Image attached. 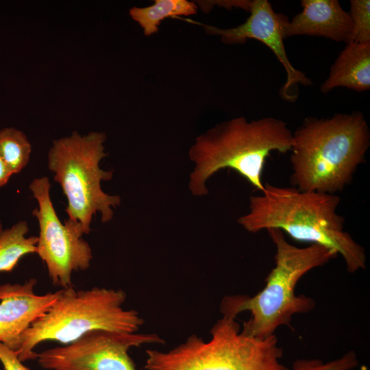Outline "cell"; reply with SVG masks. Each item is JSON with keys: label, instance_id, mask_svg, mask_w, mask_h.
<instances>
[{"label": "cell", "instance_id": "obj_1", "mask_svg": "<svg viewBox=\"0 0 370 370\" xmlns=\"http://www.w3.org/2000/svg\"><path fill=\"white\" fill-rule=\"evenodd\" d=\"M340 201L334 194L265 183L260 195L249 197V211L238 222L251 233L279 229L297 241L332 249L353 273L366 267L367 257L363 247L344 229L345 219L337 213Z\"/></svg>", "mask_w": 370, "mask_h": 370}, {"label": "cell", "instance_id": "obj_2", "mask_svg": "<svg viewBox=\"0 0 370 370\" xmlns=\"http://www.w3.org/2000/svg\"><path fill=\"white\" fill-rule=\"evenodd\" d=\"M370 147V130L361 112L310 116L293 132V187L334 194L349 185Z\"/></svg>", "mask_w": 370, "mask_h": 370}, {"label": "cell", "instance_id": "obj_3", "mask_svg": "<svg viewBox=\"0 0 370 370\" xmlns=\"http://www.w3.org/2000/svg\"><path fill=\"white\" fill-rule=\"evenodd\" d=\"M292 144L293 132L286 123L275 117L248 121L240 116L218 123L197 136L189 150L195 164L189 190L195 196L207 195L209 178L221 169H230L261 192L267 158L273 151H290Z\"/></svg>", "mask_w": 370, "mask_h": 370}, {"label": "cell", "instance_id": "obj_4", "mask_svg": "<svg viewBox=\"0 0 370 370\" xmlns=\"http://www.w3.org/2000/svg\"><path fill=\"white\" fill-rule=\"evenodd\" d=\"M267 231L276 253L275 267L266 278V285L253 296L227 295L220 304L223 316L236 319L241 312H249L250 318L243 323L241 332L258 338L274 335L279 327L290 326L294 314L306 313L314 308L312 298L295 294V286L309 271L338 256L334 251L317 244L305 247L293 245L279 229Z\"/></svg>", "mask_w": 370, "mask_h": 370}, {"label": "cell", "instance_id": "obj_5", "mask_svg": "<svg viewBox=\"0 0 370 370\" xmlns=\"http://www.w3.org/2000/svg\"><path fill=\"white\" fill-rule=\"evenodd\" d=\"M126 297L122 289L60 290L54 303L22 335L15 352L18 359H36L34 350L45 341L66 345L94 330L138 332L144 321L136 310L123 308Z\"/></svg>", "mask_w": 370, "mask_h": 370}, {"label": "cell", "instance_id": "obj_6", "mask_svg": "<svg viewBox=\"0 0 370 370\" xmlns=\"http://www.w3.org/2000/svg\"><path fill=\"white\" fill-rule=\"evenodd\" d=\"M205 341L196 334L168 352L146 351L145 370H291L280 361L282 349L275 334L245 335L234 318L223 316Z\"/></svg>", "mask_w": 370, "mask_h": 370}, {"label": "cell", "instance_id": "obj_7", "mask_svg": "<svg viewBox=\"0 0 370 370\" xmlns=\"http://www.w3.org/2000/svg\"><path fill=\"white\" fill-rule=\"evenodd\" d=\"M106 140L103 132L80 135L73 132L54 140L48 153L49 169L67 199L68 220L79 223L85 234L90 232L93 215L99 212L101 221L108 222L113 218V208L121 204L119 195H108L101 187V182L113 175L112 171L99 166L107 156Z\"/></svg>", "mask_w": 370, "mask_h": 370}, {"label": "cell", "instance_id": "obj_8", "mask_svg": "<svg viewBox=\"0 0 370 370\" xmlns=\"http://www.w3.org/2000/svg\"><path fill=\"white\" fill-rule=\"evenodd\" d=\"M29 187L38 204L32 211L39 225L36 253L45 262L53 285L71 287L73 272L89 268L92 249L82 238L79 223L68 219L64 224L60 221L50 197L47 177L35 178Z\"/></svg>", "mask_w": 370, "mask_h": 370}, {"label": "cell", "instance_id": "obj_9", "mask_svg": "<svg viewBox=\"0 0 370 370\" xmlns=\"http://www.w3.org/2000/svg\"><path fill=\"white\" fill-rule=\"evenodd\" d=\"M163 343L153 333L94 330L69 344L37 353L36 359L47 370H136L129 350Z\"/></svg>", "mask_w": 370, "mask_h": 370}, {"label": "cell", "instance_id": "obj_10", "mask_svg": "<svg viewBox=\"0 0 370 370\" xmlns=\"http://www.w3.org/2000/svg\"><path fill=\"white\" fill-rule=\"evenodd\" d=\"M249 12L250 15L247 20L235 27L222 29L205 24L203 27L208 34L219 36L226 44H243L251 38L265 45L282 64L286 73L281 96L288 101L295 100L297 95L293 90L298 92V84L311 86L312 82L293 66L287 56L283 30L288 18L283 14L275 12L267 0H252Z\"/></svg>", "mask_w": 370, "mask_h": 370}, {"label": "cell", "instance_id": "obj_11", "mask_svg": "<svg viewBox=\"0 0 370 370\" xmlns=\"http://www.w3.org/2000/svg\"><path fill=\"white\" fill-rule=\"evenodd\" d=\"M37 281L0 285V343L16 352L23 333L54 303L60 291L36 295Z\"/></svg>", "mask_w": 370, "mask_h": 370}, {"label": "cell", "instance_id": "obj_12", "mask_svg": "<svg viewBox=\"0 0 370 370\" xmlns=\"http://www.w3.org/2000/svg\"><path fill=\"white\" fill-rule=\"evenodd\" d=\"M301 11L285 24L284 38L306 35L349 42L352 20L337 0H301Z\"/></svg>", "mask_w": 370, "mask_h": 370}, {"label": "cell", "instance_id": "obj_13", "mask_svg": "<svg viewBox=\"0 0 370 370\" xmlns=\"http://www.w3.org/2000/svg\"><path fill=\"white\" fill-rule=\"evenodd\" d=\"M338 87L360 92L370 89V42H350L339 53L320 90L327 93Z\"/></svg>", "mask_w": 370, "mask_h": 370}, {"label": "cell", "instance_id": "obj_14", "mask_svg": "<svg viewBox=\"0 0 370 370\" xmlns=\"http://www.w3.org/2000/svg\"><path fill=\"white\" fill-rule=\"evenodd\" d=\"M197 12L196 3L187 0H155L149 6L132 8L129 13L142 27L144 34L149 36L158 32L160 23L165 18L193 15Z\"/></svg>", "mask_w": 370, "mask_h": 370}, {"label": "cell", "instance_id": "obj_15", "mask_svg": "<svg viewBox=\"0 0 370 370\" xmlns=\"http://www.w3.org/2000/svg\"><path fill=\"white\" fill-rule=\"evenodd\" d=\"M28 231L21 221L0 232V272H11L23 256L36 252L38 236L26 237Z\"/></svg>", "mask_w": 370, "mask_h": 370}, {"label": "cell", "instance_id": "obj_16", "mask_svg": "<svg viewBox=\"0 0 370 370\" xmlns=\"http://www.w3.org/2000/svg\"><path fill=\"white\" fill-rule=\"evenodd\" d=\"M31 152L32 145L23 132L14 127L0 129V157L12 174L27 166Z\"/></svg>", "mask_w": 370, "mask_h": 370}, {"label": "cell", "instance_id": "obj_17", "mask_svg": "<svg viewBox=\"0 0 370 370\" xmlns=\"http://www.w3.org/2000/svg\"><path fill=\"white\" fill-rule=\"evenodd\" d=\"M349 3L352 29L349 42H370V1L351 0Z\"/></svg>", "mask_w": 370, "mask_h": 370}, {"label": "cell", "instance_id": "obj_18", "mask_svg": "<svg viewBox=\"0 0 370 370\" xmlns=\"http://www.w3.org/2000/svg\"><path fill=\"white\" fill-rule=\"evenodd\" d=\"M358 365L354 351H349L335 360L323 362L320 359H299L293 363L291 370H352Z\"/></svg>", "mask_w": 370, "mask_h": 370}, {"label": "cell", "instance_id": "obj_19", "mask_svg": "<svg viewBox=\"0 0 370 370\" xmlns=\"http://www.w3.org/2000/svg\"><path fill=\"white\" fill-rule=\"evenodd\" d=\"M0 361L4 370H29L18 359L16 353L0 343Z\"/></svg>", "mask_w": 370, "mask_h": 370}, {"label": "cell", "instance_id": "obj_20", "mask_svg": "<svg viewBox=\"0 0 370 370\" xmlns=\"http://www.w3.org/2000/svg\"><path fill=\"white\" fill-rule=\"evenodd\" d=\"M12 175L11 171L0 157V187L7 184Z\"/></svg>", "mask_w": 370, "mask_h": 370}, {"label": "cell", "instance_id": "obj_21", "mask_svg": "<svg viewBox=\"0 0 370 370\" xmlns=\"http://www.w3.org/2000/svg\"><path fill=\"white\" fill-rule=\"evenodd\" d=\"M3 230V225L2 223L0 221V232Z\"/></svg>", "mask_w": 370, "mask_h": 370}]
</instances>
